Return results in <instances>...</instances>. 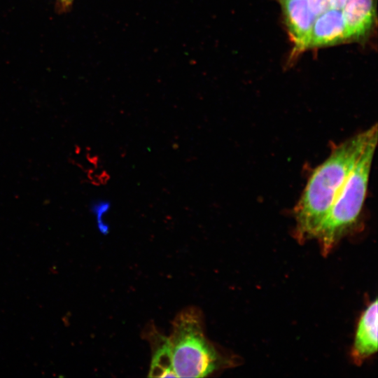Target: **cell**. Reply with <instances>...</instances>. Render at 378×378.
Instances as JSON below:
<instances>
[{
  "instance_id": "cell-10",
  "label": "cell",
  "mask_w": 378,
  "mask_h": 378,
  "mask_svg": "<svg viewBox=\"0 0 378 378\" xmlns=\"http://www.w3.org/2000/svg\"><path fill=\"white\" fill-rule=\"evenodd\" d=\"M310 10L316 17L330 8V0H307Z\"/></svg>"
},
{
  "instance_id": "cell-6",
  "label": "cell",
  "mask_w": 378,
  "mask_h": 378,
  "mask_svg": "<svg viewBox=\"0 0 378 378\" xmlns=\"http://www.w3.org/2000/svg\"><path fill=\"white\" fill-rule=\"evenodd\" d=\"M347 38L342 9L329 8L314 20L309 47L333 45Z\"/></svg>"
},
{
  "instance_id": "cell-2",
  "label": "cell",
  "mask_w": 378,
  "mask_h": 378,
  "mask_svg": "<svg viewBox=\"0 0 378 378\" xmlns=\"http://www.w3.org/2000/svg\"><path fill=\"white\" fill-rule=\"evenodd\" d=\"M168 342L176 377H206L223 363L206 336L203 314L197 307H187L176 315Z\"/></svg>"
},
{
  "instance_id": "cell-13",
  "label": "cell",
  "mask_w": 378,
  "mask_h": 378,
  "mask_svg": "<svg viewBox=\"0 0 378 378\" xmlns=\"http://www.w3.org/2000/svg\"><path fill=\"white\" fill-rule=\"evenodd\" d=\"M69 1H70V3H71V4H72L74 0H69Z\"/></svg>"
},
{
  "instance_id": "cell-7",
  "label": "cell",
  "mask_w": 378,
  "mask_h": 378,
  "mask_svg": "<svg viewBox=\"0 0 378 378\" xmlns=\"http://www.w3.org/2000/svg\"><path fill=\"white\" fill-rule=\"evenodd\" d=\"M342 9L347 38H359L370 31L374 17L373 0H347Z\"/></svg>"
},
{
  "instance_id": "cell-9",
  "label": "cell",
  "mask_w": 378,
  "mask_h": 378,
  "mask_svg": "<svg viewBox=\"0 0 378 378\" xmlns=\"http://www.w3.org/2000/svg\"><path fill=\"white\" fill-rule=\"evenodd\" d=\"M111 208V203L106 200H96L90 205V210L96 216L99 229L102 232H106L108 229L104 220V217L107 214Z\"/></svg>"
},
{
  "instance_id": "cell-12",
  "label": "cell",
  "mask_w": 378,
  "mask_h": 378,
  "mask_svg": "<svg viewBox=\"0 0 378 378\" xmlns=\"http://www.w3.org/2000/svg\"><path fill=\"white\" fill-rule=\"evenodd\" d=\"M57 1L59 5L60 8L63 10L69 8V7L71 5L69 0H57Z\"/></svg>"
},
{
  "instance_id": "cell-3",
  "label": "cell",
  "mask_w": 378,
  "mask_h": 378,
  "mask_svg": "<svg viewBox=\"0 0 378 378\" xmlns=\"http://www.w3.org/2000/svg\"><path fill=\"white\" fill-rule=\"evenodd\" d=\"M377 133L368 141L314 238L327 255L335 243L354 227L360 217L367 195Z\"/></svg>"
},
{
  "instance_id": "cell-5",
  "label": "cell",
  "mask_w": 378,
  "mask_h": 378,
  "mask_svg": "<svg viewBox=\"0 0 378 378\" xmlns=\"http://www.w3.org/2000/svg\"><path fill=\"white\" fill-rule=\"evenodd\" d=\"M377 300L363 312L358 323L351 351L354 362L361 365L377 351Z\"/></svg>"
},
{
  "instance_id": "cell-14",
  "label": "cell",
  "mask_w": 378,
  "mask_h": 378,
  "mask_svg": "<svg viewBox=\"0 0 378 378\" xmlns=\"http://www.w3.org/2000/svg\"><path fill=\"white\" fill-rule=\"evenodd\" d=\"M280 1H281V0H280Z\"/></svg>"
},
{
  "instance_id": "cell-4",
  "label": "cell",
  "mask_w": 378,
  "mask_h": 378,
  "mask_svg": "<svg viewBox=\"0 0 378 378\" xmlns=\"http://www.w3.org/2000/svg\"><path fill=\"white\" fill-rule=\"evenodd\" d=\"M285 22L294 43L295 52L309 47L311 34L316 16L307 0H281Z\"/></svg>"
},
{
  "instance_id": "cell-8",
  "label": "cell",
  "mask_w": 378,
  "mask_h": 378,
  "mask_svg": "<svg viewBox=\"0 0 378 378\" xmlns=\"http://www.w3.org/2000/svg\"><path fill=\"white\" fill-rule=\"evenodd\" d=\"M146 338L152 349L149 377H176L172 364L168 337L160 333L155 328H148Z\"/></svg>"
},
{
  "instance_id": "cell-11",
  "label": "cell",
  "mask_w": 378,
  "mask_h": 378,
  "mask_svg": "<svg viewBox=\"0 0 378 378\" xmlns=\"http://www.w3.org/2000/svg\"><path fill=\"white\" fill-rule=\"evenodd\" d=\"M347 0H330V8L342 9Z\"/></svg>"
},
{
  "instance_id": "cell-1",
  "label": "cell",
  "mask_w": 378,
  "mask_h": 378,
  "mask_svg": "<svg viewBox=\"0 0 378 378\" xmlns=\"http://www.w3.org/2000/svg\"><path fill=\"white\" fill-rule=\"evenodd\" d=\"M377 132L375 124L347 139L312 172L294 210L299 241L314 238L368 141Z\"/></svg>"
}]
</instances>
